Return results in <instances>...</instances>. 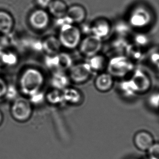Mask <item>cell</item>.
I'll return each mask as SVG.
<instances>
[{"mask_svg":"<svg viewBox=\"0 0 159 159\" xmlns=\"http://www.w3.org/2000/svg\"><path fill=\"white\" fill-rule=\"evenodd\" d=\"M45 82L43 73L39 69L30 68L26 69L20 79V90L28 97L40 92Z\"/></svg>","mask_w":159,"mask_h":159,"instance_id":"cell-1","label":"cell"},{"mask_svg":"<svg viewBox=\"0 0 159 159\" xmlns=\"http://www.w3.org/2000/svg\"><path fill=\"white\" fill-rule=\"evenodd\" d=\"M82 37L80 27L74 24H66L60 26L58 37L62 47L73 50L79 47Z\"/></svg>","mask_w":159,"mask_h":159,"instance_id":"cell-2","label":"cell"},{"mask_svg":"<svg viewBox=\"0 0 159 159\" xmlns=\"http://www.w3.org/2000/svg\"><path fill=\"white\" fill-rule=\"evenodd\" d=\"M134 65L124 55H117L109 60L107 72L114 78H123L133 72Z\"/></svg>","mask_w":159,"mask_h":159,"instance_id":"cell-3","label":"cell"},{"mask_svg":"<svg viewBox=\"0 0 159 159\" xmlns=\"http://www.w3.org/2000/svg\"><path fill=\"white\" fill-rule=\"evenodd\" d=\"M11 114L13 118L18 122H27L32 116V104L26 97H17L11 106Z\"/></svg>","mask_w":159,"mask_h":159,"instance_id":"cell-4","label":"cell"},{"mask_svg":"<svg viewBox=\"0 0 159 159\" xmlns=\"http://www.w3.org/2000/svg\"><path fill=\"white\" fill-rule=\"evenodd\" d=\"M152 15L148 8L143 6L134 8L129 13L128 24L137 29L144 28L151 24Z\"/></svg>","mask_w":159,"mask_h":159,"instance_id":"cell-5","label":"cell"},{"mask_svg":"<svg viewBox=\"0 0 159 159\" xmlns=\"http://www.w3.org/2000/svg\"><path fill=\"white\" fill-rule=\"evenodd\" d=\"M103 47V39L94 35L86 36L80 43V52L87 58L99 54Z\"/></svg>","mask_w":159,"mask_h":159,"instance_id":"cell-6","label":"cell"},{"mask_svg":"<svg viewBox=\"0 0 159 159\" xmlns=\"http://www.w3.org/2000/svg\"><path fill=\"white\" fill-rule=\"evenodd\" d=\"M68 71L67 74L70 82L76 84H85L93 74L87 62L73 65Z\"/></svg>","mask_w":159,"mask_h":159,"instance_id":"cell-7","label":"cell"},{"mask_svg":"<svg viewBox=\"0 0 159 159\" xmlns=\"http://www.w3.org/2000/svg\"><path fill=\"white\" fill-rule=\"evenodd\" d=\"M128 80L136 95L144 94L151 88V79L141 70H134Z\"/></svg>","mask_w":159,"mask_h":159,"instance_id":"cell-8","label":"cell"},{"mask_svg":"<svg viewBox=\"0 0 159 159\" xmlns=\"http://www.w3.org/2000/svg\"><path fill=\"white\" fill-rule=\"evenodd\" d=\"M29 20L33 28L38 30H43L50 24V14L44 9H38L31 13Z\"/></svg>","mask_w":159,"mask_h":159,"instance_id":"cell-9","label":"cell"},{"mask_svg":"<svg viewBox=\"0 0 159 159\" xmlns=\"http://www.w3.org/2000/svg\"><path fill=\"white\" fill-rule=\"evenodd\" d=\"M154 142L153 135L145 130L138 131L134 136V144L138 150L141 152H147Z\"/></svg>","mask_w":159,"mask_h":159,"instance_id":"cell-10","label":"cell"},{"mask_svg":"<svg viewBox=\"0 0 159 159\" xmlns=\"http://www.w3.org/2000/svg\"><path fill=\"white\" fill-rule=\"evenodd\" d=\"M115 84V78L107 72L98 74L94 81V86L99 92L106 93L111 90Z\"/></svg>","mask_w":159,"mask_h":159,"instance_id":"cell-11","label":"cell"},{"mask_svg":"<svg viewBox=\"0 0 159 159\" xmlns=\"http://www.w3.org/2000/svg\"><path fill=\"white\" fill-rule=\"evenodd\" d=\"M112 26L109 21L103 18L96 20L90 24L91 35L102 39L107 37L111 31Z\"/></svg>","mask_w":159,"mask_h":159,"instance_id":"cell-12","label":"cell"},{"mask_svg":"<svg viewBox=\"0 0 159 159\" xmlns=\"http://www.w3.org/2000/svg\"><path fill=\"white\" fill-rule=\"evenodd\" d=\"M66 17L71 24L80 25L85 21L87 12L84 7L80 4H74L69 7Z\"/></svg>","mask_w":159,"mask_h":159,"instance_id":"cell-13","label":"cell"},{"mask_svg":"<svg viewBox=\"0 0 159 159\" xmlns=\"http://www.w3.org/2000/svg\"><path fill=\"white\" fill-rule=\"evenodd\" d=\"M109 60L106 55L101 53L89 58L87 63H88L91 71L93 73L99 74L104 72L107 69Z\"/></svg>","mask_w":159,"mask_h":159,"instance_id":"cell-14","label":"cell"},{"mask_svg":"<svg viewBox=\"0 0 159 159\" xmlns=\"http://www.w3.org/2000/svg\"><path fill=\"white\" fill-rule=\"evenodd\" d=\"M62 47L58 37L50 36L42 41L43 51L47 55H56L60 52Z\"/></svg>","mask_w":159,"mask_h":159,"instance_id":"cell-15","label":"cell"},{"mask_svg":"<svg viewBox=\"0 0 159 159\" xmlns=\"http://www.w3.org/2000/svg\"><path fill=\"white\" fill-rule=\"evenodd\" d=\"M65 103L70 105H80L83 101V95L80 89L77 88L67 87L62 90Z\"/></svg>","mask_w":159,"mask_h":159,"instance_id":"cell-16","label":"cell"},{"mask_svg":"<svg viewBox=\"0 0 159 159\" xmlns=\"http://www.w3.org/2000/svg\"><path fill=\"white\" fill-rule=\"evenodd\" d=\"M48 8L50 15L57 19L66 15L69 7L63 0H52Z\"/></svg>","mask_w":159,"mask_h":159,"instance_id":"cell-17","label":"cell"},{"mask_svg":"<svg viewBox=\"0 0 159 159\" xmlns=\"http://www.w3.org/2000/svg\"><path fill=\"white\" fill-rule=\"evenodd\" d=\"M70 81L68 74L65 71L57 70L53 71L51 78V84L55 89L62 90L69 87Z\"/></svg>","mask_w":159,"mask_h":159,"instance_id":"cell-18","label":"cell"},{"mask_svg":"<svg viewBox=\"0 0 159 159\" xmlns=\"http://www.w3.org/2000/svg\"><path fill=\"white\" fill-rule=\"evenodd\" d=\"M56 58L57 70L64 71L69 70L73 65L71 56L66 52H60L56 55Z\"/></svg>","mask_w":159,"mask_h":159,"instance_id":"cell-19","label":"cell"},{"mask_svg":"<svg viewBox=\"0 0 159 159\" xmlns=\"http://www.w3.org/2000/svg\"><path fill=\"white\" fill-rule=\"evenodd\" d=\"M14 20L9 13L4 11H0V33L7 34L13 28Z\"/></svg>","mask_w":159,"mask_h":159,"instance_id":"cell-20","label":"cell"},{"mask_svg":"<svg viewBox=\"0 0 159 159\" xmlns=\"http://www.w3.org/2000/svg\"><path fill=\"white\" fill-rule=\"evenodd\" d=\"M45 100L48 103L54 105H58L64 103L62 90L57 89H53L48 92V94L45 95Z\"/></svg>","mask_w":159,"mask_h":159,"instance_id":"cell-21","label":"cell"},{"mask_svg":"<svg viewBox=\"0 0 159 159\" xmlns=\"http://www.w3.org/2000/svg\"><path fill=\"white\" fill-rule=\"evenodd\" d=\"M149 105L154 110H159V92L152 94L148 99Z\"/></svg>","mask_w":159,"mask_h":159,"instance_id":"cell-22","label":"cell"},{"mask_svg":"<svg viewBox=\"0 0 159 159\" xmlns=\"http://www.w3.org/2000/svg\"><path fill=\"white\" fill-rule=\"evenodd\" d=\"M148 159H159V142H154L148 151Z\"/></svg>","mask_w":159,"mask_h":159,"instance_id":"cell-23","label":"cell"},{"mask_svg":"<svg viewBox=\"0 0 159 159\" xmlns=\"http://www.w3.org/2000/svg\"><path fill=\"white\" fill-rule=\"evenodd\" d=\"M19 97V96H18V90L16 89V88L14 87V86H8L7 90L4 98H6L9 100H11L13 101Z\"/></svg>","mask_w":159,"mask_h":159,"instance_id":"cell-24","label":"cell"},{"mask_svg":"<svg viewBox=\"0 0 159 159\" xmlns=\"http://www.w3.org/2000/svg\"><path fill=\"white\" fill-rule=\"evenodd\" d=\"M7 88L8 85L6 81L2 79V78H0V99L4 98L6 93Z\"/></svg>","mask_w":159,"mask_h":159,"instance_id":"cell-25","label":"cell"},{"mask_svg":"<svg viewBox=\"0 0 159 159\" xmlns=\"http://www.w3.org/2000/svg\"><path fill=\"white\" fill-rule=\"evenodd\" d=\"M52 1V0H36L37 4L43 9L48 8Z\"/></svg>","mask_w":159,"mask_h":159,"instance_id":"cell-26","label":"cell"},{"mask_svg":"<svg viewBox=\"0 0 159 159\" xmlns=\"http://www.w3.org/2000/svg\"><path fill=\"white\" fill-rule=\"evenodd\" d=\"M3 120V116L2 112H1V111H0V125L2 124Z\"/></svg>","mask_w":159,"mask_h":159,"instance_id":"cell-27","label":"cell"},{"mask_svg":"<svg viewBox=\"0 0 159 159\" xmlns=\"http://www.w3.org/2000/svg\"></svg>","mask_w":159,"mask_h":159,"instance_id":"cell-28","label":"cell"}]
</instances>
